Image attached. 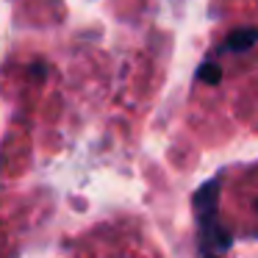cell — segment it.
Segmentation results:
<instances>
[{
	"instance_id": "cell-1",
	"label": "cell",
	"mask_w": 258,
	"mask_h": 258,
	"mask_svg": "<svg viewBox=\"0 0 258 258\" xmlns=\"http://www.w3.org/2000/svg\"><path fill=\"white\" fill-rule=\"evenodd\" d=\"M258 42V31L255 28H239V31H233V34L228 36V50H247L250 45H255Z\"/></svg>"
},
{
	"instance_id": "cell-2",
	"label": "cell",
	"mask_w": 258,
	"mask_h": 258,
	"mask_svg": "<svg viewBox=\"0 0 258 258\" xmlns=\"http://www.w3.org/2000/svg\"><path fill=\"white\" fill-rule=\"evenodd\" d=\"M200 81H206V84H219V81H222V70H219L217 64L206 61L200 67Z\"/></svg>"
},
{
	"instance_id": "cell-3",
	"label": "cell",
	"mask_w": 258,
	"mask_h": 258,
	"mask_svg": "<svg viewBox=\"0 0 258 258\" xmlns=\"http://www.w3.org/2000/svg\"><path fill=\"white\" fill-rule=\"evenodd\" d=\"M255 208H258V203H255Z\"/></svg>"
}]
</instances>
